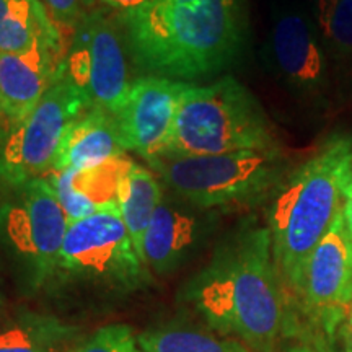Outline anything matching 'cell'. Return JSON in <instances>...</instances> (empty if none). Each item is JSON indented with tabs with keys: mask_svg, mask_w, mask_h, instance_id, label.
<instances>
[{
	"mask_svg": "<svg viewBox=\"0 0 352 352\" xmlns=\"http://www.w3.org/2000/svg\"><path fill=\"white\" fill-rule=\"evenodd\" d=\"M184 298L215 333L253 352L279 349L290 303L267 227L245 223L228 235L189 280Z\"/></svg>",
	"mask_w": 352,
	"mask_h": 352,
	"instance_id": "1",
	"label": "cell"
},
{
	"mask_svg": "<svg viewBox=\"0 0 352 352\" xmlns=\"http://www.w3.org/2000/svg\"><path fill=\"white\" fill-rule=\"evenodd\" d=\"M118 20L135 60L173 80L227 69L243 44L241 0H155Z\"/></svg>",
	"mask_w": 352,
	"mask_h": 352,
	"instance_id": "2",
	"label": "cell"
},
{
	"mask_svg": "<svg viewBox=\"0 0 352 352\" xmlns=\"http://www.w3.org/2000/svg\"><path fill=\"white\" fill-rule=\"evenodd\" d=\"M352 171V135L333 134L290 170L266 210L272 254L292 308L307 261L342 208Z\"/></svg>",
	"mask_w": 352,
	"mask_h": 352,
	"instance_id": "3",
	"label": "cell"
},
{
	"mask_svg": "<svg viewBox=\"0 0 352 352\" xmlns=\"http://www.w3.org/2000/svg\"><path fill=\"white\" fill-rule=\"evenodd\" d=\"M274 147L280 144L259 101L243 83L226 76L206 87L189 83L160 155H220Z\"/></svg>",
	"mask_w": 352,
	"mask_h": 352,
	"instance_id": "4",
	"label": "cell"
},
{
	"mask_svg": "<svg viewBox=\"0 0 352 352\" xmlns=\"http://www.w3.org/2000/svg\"><path fill=\"white\" fill-rule=\"evenodd\" d=\"M148 165L175 196L201 210L267 201L296 166L283 147L201 157L160 155Z\"/></svg>",
	"mask_w": 352,
	"mask_h": 352,
	"instance_id": "5",
	"label": "cell"
},
{
	"mask_svg": "<svg viewBox=\"0 0 352 352\" xmlns=\"http://www.w3.org/2000/svg\"><path fill=\"white\" fill-rule=\"evenodd\" d=\"M69 226L46 178L6 188L0 197V252L21 287L36 292L51 283Z\"/></svg>",
	"mask_w": 352,
	"mask_h": 352,
	"instance_id": "6",
	"label": "cell"
},
{
	"mask_svg": "<svg viewBox=\"0 0 352 352\" xmlns=\"http://www.w3.org/2000/svg\"><path fill=\"white\" fill-rule=\"evenodd\" d=\"M151 279L118 209L70 223L52 277L56 283L111 294L134 292Z\"/></svg>",
	"mask_w": 352,
	"mask_h": 352,
	"instance_id": "7",
	"label": "cell"
},
{
	"mask_svg": "<svg viewBox=\"0 0 352 352\" xmlns=\"http://www.w3.org/2000/svg\"><path fill=\"white\" fill-rule=\"evenodd\" d=\"M87 111L80 91L64 74L20 121L0 134V182L19 186L43 178L54 164L65 132Z\"/></svg>",
	"mask_w": 352,
	"mask_h": 352,
	"instance_id": "8",
	"label": "cell"
},
{
	"mask_svg": "<svg viewBox=\"0 0 352 352\" xmlns=\"http://www.w3.org/2000/svg\"><path fill=\"white\" fill-rule=\"evenodd\" d=\"M72 30L63 74L80 91L87 109L116 114L134 80L120 25L104 12L88 10Z\"/></svg>",
	"mask_w": 352,
	"mask_h": 352,
	"instance_id": "9",
	"label": "cell"
},
{
	"mask_svg": "<svg viewBox=\"0 0 352 352\" xmlns=\"http://www.w3.org/2000/svg\"><path fill=\"white\" fill-rule=\"evenodd\" d=\"M292 314L336 336L352 311V243L342 210L308 258Z\"/></svg>",
	"mask_w": 352,
	"mask_h": 352,
	"instance_id": "10",
	"label": "cell"
},
{
	"mask_svg": "<svg viewBox=\"0 0 352 352\" xmlns=\"http://www.w3.org/2000/svg\"><path fill=\"white\" fill-rule=\"evenodd\" d=\"M270 60L285 87L308 107L327 111L338 100L328 52L315 20L303 12H284L270 34Z\"/></svg>",
	"mask_w": 352,
	"mask_h": 352,
	"instance_id": "11",
	"label": "cell"
},
{
	"mask_svg": "<svg viewBox=\"0 0 352 352\" xmlns=\"http://www.w3.org/2000/svg\"><path fill=\"white\" fill-rule=\"evenodd\" d=\"M188 82L160 76L134 78L116 116L126 151L152 160L164 152Z\"/></svg>",
	"mask_w": 352,
	"mask_h": 352,
	"instance_id": "12",
	"label": "cell"
},
{
	"mask_svg": "<svg viewBox=\"0 0 352 352\" xmlns=\"http://www.w3.org/2000/svg\"><path fill=\"white\" fill-rule=\"evenodd\" d=\"M208 232L204 210L183 199H162L145 230L140 258L148 271L165 276L191 258Z\"/></svg>",
	"mask_w": 352,
	"mask_h": 352,
	"instance_id": "13",
	"label": "cell"
},
{
	"mask_svg": "<svg viewBox=\"0 0 352 352\" xmlns=\"http://www.w3.org/2000/svg\"><path fill=\"white\" fill-rule=\"evenodd\" d=\"M60 47L34 46L23 52L0 51V118L20 121L63 74Z\"/></svg>",
	"mask_w": 352,
	"mask_h": 352,
	"instance_id": "14",
	"label": "cell"
},
{
	"mask_svg": "<svg viewBox=\"0 0 352 352\" xmlns=\"http://www.w3.org/2000/svg\"><path fill=\"white\" fill-rule=\"evenodd\" d=\"M134 164L122 153L94 168L47 171L46 182L72 223L91 214L118 209L122 182Z\"/></svg>",
	"mask_w": 352,
	"mask_h": 352,
	"instance_id": "15",
	"label": "cell"
},
{
	"mask_svg": "<svg viewBox=\"0 0 352 352\" xmlns=\"http://www.w3.org/2000/svg\"><path fill=\"white\" fill-rule=\"evenodd\" d=\"M126 152L116 116L87 109L65 132L50 171L94 168Z\"/></svg>",
	"mask_w": 352,
	"mask_h": 352,
	"instance_id": "16",
	"label": "cell"
},
{
	"mask_svg": "<svg viewBox=\"0 0 352 352\" xmlns=\"http://www.w3.org/2000/svg\"><path fill=\"white\" fill-rule=\"evenodd\" d=\"M80 331L51 314L20 308L0 320V352H69Z\"/></svg>",
	"mask_w": 352,
	"mask_h": 352,
	"instance_id": "17",
	"label": "cell"
},
{
	"mask_svg": "<svg viewBox=\"0 0 352 352\" xmlns=\"http://www.w3.org/2000/svg\"><path fill=\"white\" fill-rule=\"evenodd\" d=\"M34 46H63L59 25L41 0H0V51L23 52Z\"/></svg>",
	"mask_w": 352,
	"mask_h": 352,
	"instance_id": "18",
	"label": "cell"
},
{
	"mask_svg": "<svg viewBox=\"0 0 352 352\" xmlns=\"http://www.w3.org/2000/svg\"><path fill=\"white\" fill-rule=\"evenodd\" d=\"M315 23L331 63L338 95L352 98V0H316Z\"/></svg>",
	"mask_w": 352,
	"mask_h": 352,
	"instance_id": "19",
	"label": "cell"
},
{
	"mask_svg": "<svg viewBox=\"0 0 352 352\" xmlns=\"http://www.w3.org/2000/svg\"><path fill=\"white\" fill-rule=\"evenodd\" d=\"M162 199H164V188L160 179L148 168L134 164L122 182L118 210L139 256L145 230Z\"/></svg>",
	"mask_w": 352,
	"mask_h": 352,
	"instance_id": "20",
	"label": "cell"
},
{
	"mask_svg": "<svg viewBox=\"0 0 352 352\" xmlns=\"http://www.w3.org/2000/svg\"><path fill=\"white\" fill-rule=\"evenodd\" d=\"M142 352H253L239 340L186 324L151 328L138 336Z\"/></svg>",
	"mask_w": 352,
	"mask_h": 352,
	"instance_id": "21",
	"label": "cell"
},
{
	"mask_svg": "<svg viewBox=\"0 0 352 352\" xmlns=\"http://www.w3.org/2000/svg\"><path fill=\"white\" fill-rule=\"evenodd\" d=\"M69 352H142V349L131 327L114 323L82 338Z\"/></svg>",
	"mask_w": 352,
	"mask_h": 352,
	"instance_id": "22",
	"label": "cell"
},
{
	"mask_svg": "<svg viewBox=\"0 0 352 352\" xmlns=\"http://www.w3.org/2000/svg\"><path fill=\"white\" fill-rule=\"evenodd\" d=\"M283 341L287 342L284 352H340L336 349V336H329L292 311ZM344 352H349L347 346Z\"/></svg>",
	"mask_w": 352,
	"mask_h": 352,
	"instance_id": "23",
	"label": "cell"
},
{
	"mask_svg": "<svg viewBox=\"0 0 352 352\" xmlns=\"http://www.w3.org/2000/svg\"><path fill=\"white\" fill-rule=\"evenodd\" d=\"M41 2L57 25L74 28L77 21L90 10L94 0H41Z\"/></svg>",
	"mask_w": 352,
	"mask_h": 352,
	"instance_id": "24",
	"label": "cell"
},
{
	"mask_svg": "<svg viewBox=\"0 0 352 352\" xmlns=\"http://www.w3.org/2000/svg\"><path fill=\"white\" fill-rule=\"evenodd\" d=\"M98 2L104 8L116 13V16L120 19V16H126L129 13L142 10V8L148 7L155 0H98Z\"/></svg>",
	"mask_w": 352,
	"mask_h": 352,
	"instance_id": "25",
	"label": "cell"
},
{
	"mask_svg": "<svg viewBox=\"0 0 352 352\" xmlns=\"http://www.w3.org/2000/svg\"><path fill=\"white\" fill-rule=\"evenodd\" d=\"M342 217H344L346 230L349 233V239L352 243V171L349 175V179H347L344 186V196H342Z\"/></svg>",
	"mask_w": 352,
	"mask_h": 352,
	"instance_id": "26",
	"label": "cell"
},
{
	"mask_svg": "<svg viewBox=\"0 0 352 352\" xmlns=\"http://www.w3.org/2000/svg\"><path fill=\"white\" fill-rule=\"evenodd\" d=\"M342 334H344L347 351L352 352V311H351L349 318H347V321L344 323V327H342Z\"/></svg>",
	"mask_w": 352,
	"mask_h": 352,
	"instance_id": "27",
	"label": "cell"
},
{
	"mask_svg": "<svg viewBox=\"0 0 352 352\" xmlns=\"http://www.w3.org/2000/svg\"><path fill=\"white\" fill-rule=\"evenodd\" d=\"M3 305H6V300H3V294H2V285H0V315H2Z\"/></svg>",
	"mask_w": 352,
	"mask_h": 352,
	"instance_id": "28",
	"label": "cell"
},
{
	"mask_svg": "<svg viewBox=\"0 0 352 352\" xmlns=\"http://www.w3.org/2000/svg\"><path fill=\"white\" fill-rule=\"evenodd\" d=\"M272 352H279V349H277V351H272Z\"/></svg>",
	"mask_w": 352,
	"mask_h": 352,
	"instance_id": "29",
	"label": "cell"
}]
</instances>
